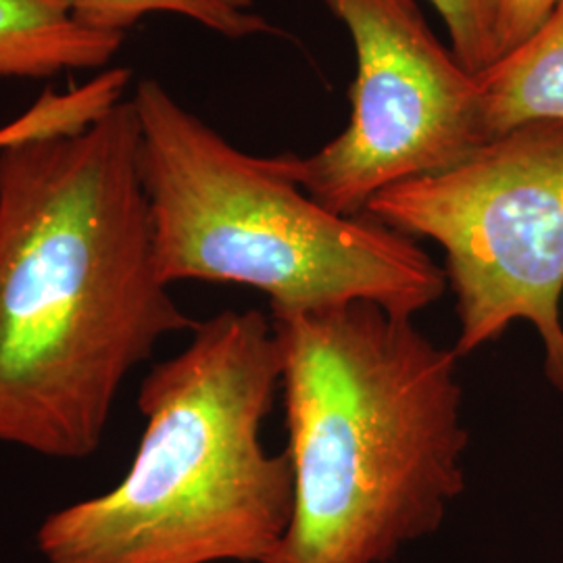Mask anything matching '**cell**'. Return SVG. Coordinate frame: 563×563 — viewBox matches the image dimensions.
Segmentation results:
<instances>
[{
    "label": "cell",
    "instance_id": "cell-1",
    "mask_svg": "<svg viewBox=\"0 0 563 563\" xmlns=\"http://www.w3.org/2000/svg\"><path fill=\"white\" fill-rule=\"evenodd\" d=\"M195 325L157 274L132 99L0 151V444L95 455L128 376Z\"/></svg>",
    "mask_w": 563,
    "mask_h": 563
},
{
    "label": "cell",
    "instance_id": "cell-2",
    "mask_svg": "<svg viewBox=\"0 0 563 563\" xmlns=\"http://www.w3.org/2000/svg\"><path fill=\"white\" fill-rule=\"evenodd\" d=\"M269 318L295 499L265 563H390L465 490L460 357L372 301Z\"/></svg>",
    "mask_w": 563,
    "mask_h": 563
},
{
    "label": "cell",
    "instance_id": "cell-3",
    "mask_svg": "<svg viewBox=\"0 0 563 563\" xmlns=\"http://www.w3.org/2000/svg\"><path fill=\"white\" fill-rule=\"evenodd\" d=\"M282 384L272 318L225 309L144 376L141 443L107 493L36 530L42 563H265L290 523L295 478L263 422Z\"/></svg>",
    "mask_w": 563,
    "mask_h": 563
},
{
    "label": "cell",
    "instance_id": "cell-4",
    "mask_svg": "<svg viewBox=\"0 0 563 563\" xmlns=\"http://www.w3.org/2000/svg\"><path fill=\"white\" fill-rule=\"evenodd\" d=\"M157 274L260 290L269 313L372 301L416 318L443 299V267L416 239L311 199L284 155H249L157 80L130 97Z\"/></svg>",
    "mask_w": 563,
    "mask_h": 563
},
{
    "label": "cell",
    "instance_id": "cell-5",
    "mask_svg": "<svg viewBox=\"0 0 563 563\" xmlns=\"http://www.w3.org/2000/svg\"><path fill=\"white\" fill-rule=\"evenodd\" d=\"M365 216L443 249L457 357L528 322L563 393V123L516 128L444 174L384 190Z\"/></svg>",
    "mask_w": 563,
    "mask_h": 563
},
{
    "label": "cell",
    "instance_id": "cell-6",
    "mask_svg": "<svg viewBox=\"0 0 563 563\" xmlns=\"http://www.w3.org/2000/svg\"><path fill=\"white\" fill-rule=\"evenodd\" d=\"M322 2L357 53L351 120L320 151L282 155L311 199L360 218L384 190L444 174L486 144L478 81L434 36L416 0Z\"/></svg>",
    "mask_w": 563,
    "mask_h": 563
},
{
    "label": "cell",
    "instance_id": "cell-7",
    "mask_svg": "<svg viewBox=\"0 0 563 563\" xmlns=\"http://www.w3.org/2000/svg\"><path fill=\"white\" fill-rule=\"evenodd\" d=\"M121 34L74 18L71 0H0V80H42L69 69H107Z\"/></svg>",
    "mask_w": 563,
    "mask_h": 563
},
{
    "label": "cell",
    "instance_id": "cell-8",
    "mask_svg": "<svg viewBox=\"0 0 563 563\" xmlns=\"http://www.w3.org/2000/svg\"><path fill=\"white\" fill-rule=\"evenodd\" d=\"M486 142L534 121L563 123V0L514 51L476 74Z\"/></svg>",
    "mask_w": 563,
    "mask_h": 563
},
{
    "label": "cell",
    "instance_id": "cell-9",
    "mask_svg": "<svg viewBox=\"0 0 563 563\" xmlns=\"http://www.w3.org/2000/svg\"><path fill=\"white\" fill-rule=\"evenodd\" d=\"M71 11L81 25L121 36L155 13L188 18L232 41L278 34L255 9V0H71Z\"/></svg>",
    "mask_w": 563,
    "mask_h": 563
},
{
    "label": "cell",
    "instance_id": "cell-10",
    "mask_svg": "<svg viewBox=\"0 0 563 563\" xmlns=\"http://www.w3.org/2000/svg\"><path fill=\"white\" fill-rule=\"evenodd\" d=\"M130 84L128 67H107L97 78L67 92L46 88L30 109L0 125V151L18 142L81 130L123 101Z\"/></svg>",
    "mask_w": 563,
    "mask_h": 563
},
{
    "label": "cell",
    "instance_id": "cell-11",
    "mask_svg": "<svg viewBox=\"0 0 563 563\" xmlns=\"http://www.w3.org/2000/svg\"><path fill=\"white\" fill-rule=\"evenodd\" d=\"M560 0H481L490 63L522 44Z\"/></svg>",
    "mask_w": 563,
    "mask_h": 563
},
{
    "label": "cell",
    "instance_id": "cell-12",
    "mask_svg": "<svg viewBox=\"0 0 563 563\" xmlns=\"http://www.w3.org/2000/svg\"><path fill=\"white\" fill-rule=\"evenodd\" d=\"M430 4L443 18L457 59L474 74L488 67L490 55L484 34L481 0H430Z\"/></svg>",
    "mask_w": 563,
    "mask_h": 563
}]
</instances>
